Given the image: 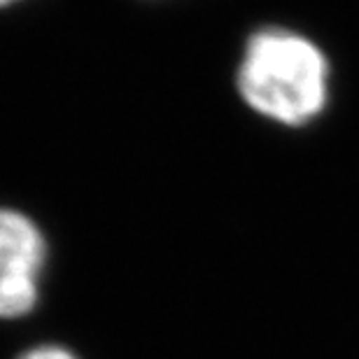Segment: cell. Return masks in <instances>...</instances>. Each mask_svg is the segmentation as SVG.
I'll return each instance as SVG.
<instances>
[{
  "instance_id": "4",
  "label": "cell",
  "mask_w": 359,
  "mask_h": 359,
  "mask_svg": "<svg viewBox=\"0 0 359 359\" xmlns=\"http://www.w3.org/2000/svg\"><path fill=\"white\" fill-rule=\"evenodd\" d=\"M19 3V0H0V7H7V5H14Z\"/></svg>"
},
{
  "instance_id": "1",
  "label": "cell",
  "mask_w": 359,
  "mask_h": 359,
  "mask_svg": "<svg viewBox=\"0 0 359 359\" xmlns=\"http://www.w3.org/2000/svg\"><path fill=\"white\" fill-rule=\"evenodd\" d=\"M236 82L243 100L257 114L297 128L327 110L332 66L306 35L271 26L245 42Z\"/></svg>"
},
{
  "instance_id": "3",
  "label": "cell",
  "mask_w": 359,
  "mask_h": 359,
  "mask_svg": "<svg viewBox=\"0 0 359 359\" xmlns=\"http://www.w3.org/2000/svg\"><path fill=\"white\" fill-rule=\"evenodd\" d=\"M19 359H77V357L61 346H38L26 350Z\"/></svg>"
},
{
  "instance_id": "2",
  "label": "cell",
  "mask_w": 359,
  "mask_h": 359,
  "mask_svg": "<svg viewBox=\"0 0 359 359\" xmlns=\"http://www.w3.org/2000/svg\"><path fill=\"white\" fill-rule=\"evenodd\" d=\"M47 241L28 215L0 208V320L24 318L38 304Z\"/></svg>"
}]
</instances>
